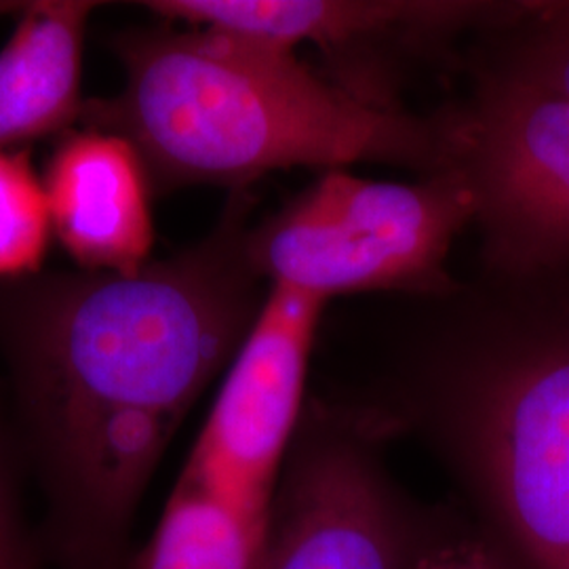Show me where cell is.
<instances>
[{
    "label": "cell",
    "mask_w": 569,
    "mask_h": 569,
    "mask_svg": "<svg viewBox=\"0 0 569 569\" xmlns=\"http://www.w3.org/2000/svg\"><path fill=\"white\" fill-rule=\"evenodd\" d=\"M244 220L237 197L203 243L70 284L42 306L28 392L66 568L131 569L129 529L152 470L264 305Z\"/></svg>",
    "instance_id": "obj_1"
},
{
    "label": "cell",
    "mask_w": 569,
    "mask_h": 569,
    "mask_svg": "<svg viewBox=\"0 0 569 569\" xmlns=\"http://www.w3.org/2000/svg\"><path fill=\"white\" fill-rule=\"evenodd\" d=\"M515 283L519 302L475 350L399 407L366 409L387 435L427 432L509 569H569V268Z\"/></svg>",
    "instance_id": "obj_3"
},
{
    "label": "cell",
    "mask_w": 569,
    "mask_h": 569,
    "mask_svg": "<svg viewBox=\"0 0 569 569\" xmlns=\"http://www.w3.org/2000/svg\"><path fill=\"white\" fill-rule=\"evenodd\" d=\"M117 51L121 91L84 102L81 121L133 143L152 190L243 188L293 167L451 164L443 119L361 98L296 51L199 28L127 34Z\"/></svg>",
    "instance_id": "obj_2"
},
{
    "label": "cell",
    "mask_w": 569,
    "mask_h": 569,
    "mask_svg": "<svg viewBox=\"0 0 569 569\" xmlns=\"http://www.w3.org/2000/svg\"><path fill=\"white\" fill-rule=\"evenodd\" d=\"M385 439L359 409L306 406L256 569H418L458 515L418 505L392 481Z\"/></svg>",
    "instance_id": "obj_5"
},
{
    "label": "cell",
    "mask_w": 569,
    "mask_h": 569,
    "mask_svg": "<svg viewBox=\"0 0 569 569\" xmlns=\"http://www.w3.org/2000/svg\"><path fill=\"white\" fill-rule=\"evenodd\" d=\"M0 569H26L20 540L0 491Z\"/></svg>",
    "instance_id": "obj_15"
},
{
    "label": "cell",
    "mask_w": 569,
    "mask_h": 569,
    "mask_svg": "<svg viewBox=\"0 0 569 569\" xmlns=\"http://www.w3.org/2000/svg\"><path fill=\"white\" fill-rule=\"evenodd\" d=\"M264 528L216 496L176 486L131 569H256Z\"/></svg>",
    "instance_id": "obj_11"
},
{
    "label": "cell",
    "mask_w": 569,
    "mask_h": 569,
    "mask_svg": "<svg viewBox=\"0 0 569 569\" xmlns=\"http://www.w3.org/2000/svg\"><path fill=\"white\" fill-rule=\"evenodd\" d=\"M326 305L270 284L178 486L216 496L264 528L305 416L308 359Z\"/></svg>",
    "instance_id": "obj_7"
},
{
    "label": "cell",
    "mask_w": 569,
    "mask_h": 569,
    "mask_svg": "<svg viewBox=\"0 0 569 569\" xmlns=\"http://www.w3.org/2000/svg\"><path fill=\"white\" fill-rule=\"evenodd\" d=\"M44 183L26 150H0V277H23L41 268L51 241Z\"/></svg>",
    "instance_id": "obj_12"
},
{
    "label": "cell",
    "mask_w": 569,
    "mask_h": 569,
    "mask_svg": "<svg viewBox=\"0 0 569 569\" xmlns=\"http://www.w3.org/2000/svg\"><path fill=\"white\" fill-rule=\"evenodd\" d=\"M475 192L449 167L411 183L329 169L247 232L260 279L321 300L359 291L446 293L451 244L475 222Z\"/></svg>",
    "instance_id": "obj_4"
},
{
    "label": "cell",
    "mask_w": 569,
    "mask_h": 569,
    "mask_svg": "<svg viewBox=\"0 0 569 569\" xmlns=\"http://www.w3.org/2000/svg\"><path fill=\"white\" fill-rule=\"evenodd\" d=\"M53 232L87 270L133 274L154 243L152 183L136 146L84 129L61 140L42 178Z\"/></svg>",
    "instance_id": "obj_9"
},
{
    "label": "cell",
    "mask_w": 569,
    "mask_h": 569,
    "mask_svg": "<svg viewBox=\"0 0 569 569\" xmlns=\"http://www.w3.org/2000/svg\"><path fill=\"white\" fill-rule=\"evenodd\" d=\"M418 569H509L488 540L458 512L453 526L432 545Z\"/></svg>",
    "instance_id": "obj_14"
},
{
    "label": "cell",
    "mask_w": 569,
    "mask_h": 569,
    "mask_svg": "<svg viewBox=\"0 0 569 569\" xmlns=\"http://www.w3.org/2000/svg\"><path fill=\"white\" fill-rule=\"evenodd\" d=\"M488 264L510 281L569 268V100L502 68L443 119Z\"/></svg>",
    "instance_id": "obj_6"
},
{
    "label": "cell",
    "mask_w": 569,
    "mask_h": 569,
    "mask_svg": "<svg viewBox=\"0 0 569 569\" xmlns=\"http://www.w3.org/2000/svg\"><path fill=\"white\" fill-rule=\"evenodd\" d=\"M498 68L569 100V2H526Z\"/></svg>",
    "instance_id": "obj_13"
},
{
    "label": "cell",
    "mask_w": 569,
    "mask_h": 569,
    "mask_svg": "<svg viewBox=\"0 0 569 569\" xmlns=\"http://www.w3.org/2000/svg\"><path fill=\"white\" fill-rule=\"evenodd\" d=\"M164 20L296 51L317 44L331 60H348L369 42H435L470 28H505L523 2L430 0H152Z\"/></svg>",
    "instance_id": "obj_8"
},
{
    "label": "cell",
    "mask_w": 569,
    "mask_h": 569,
    "mask_svg": "<svg viewBox=\"0 0 569 569\" xmlns=\"http://www.w3.org/2000/svg\"><path fill=\"white\" fill-rule=\"evenodd\" d=\"M98 2L42 0L21 9L0 51V150L81 119L82 47Z\"/></svg>",
    "instance_id": "obj_10"
}]
</instances>
